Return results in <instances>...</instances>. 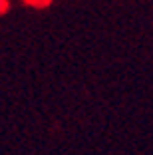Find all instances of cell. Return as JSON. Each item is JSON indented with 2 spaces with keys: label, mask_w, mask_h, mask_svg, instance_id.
Returning <instances> with one entry per match:
<instances>
[{
  "label": "cell",
  "mask_w": 153,
  "mask_h": 155,
  "mask_svg": "<svg viewBox=\"0 0 153 155\" xmlns=\"http://www.w3.org/2000/svg\"><path fill=\"white\" fill-rule=\"evenodd\" d=\"M28 2H30L32 6H42V8H44V6H50V4H52V0H28Z\"/></svg>",
  "instance_id": "6da1fadb"
},
{
  "label": "cell",
  "mask_w": 153,
  "mask_h": 155,
  "mask_svg": "<svg viewBox=\"0 0 153 155\" xmlns=\"http://www.w3.org/2000/svg\"><path fill=\"white\" fill-rule=\"evenodd\" d=\"M8 0H0V14H4L6 10H8Z\"/></svg>",
  "instance_id": "7a4b0ae2"
}]
</instances>
